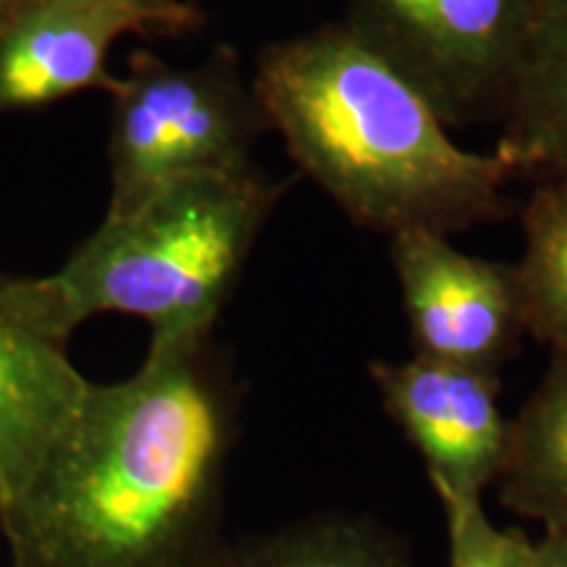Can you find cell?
Listing matches in <instances>:
<instances>
[{
	"label": "cell",
	"mask_w": 567,
	"mask_h": 567,
	"mask_svg": "<svg viewBox=\"0 0 567 567\" xmlns=\"http://www.w3.org/2000/svg\"><path fill=\"white\" fill-rule=\"evenodd\" d=\"M237 396L205 342H151L92 384L69 434L0 515L11 567H216Z\"/></svg>",
	"instance_id": "obj_1"
},
{
	"label": "cell",
	"mask_w": 567,
	"mask_h": 567,
	"mask_svg": "<svg viewBox=\"0 0 567 567\" xmlns=\"http://www.w3.org/2000/svg\"><path fill=\"white\" fill-rule=\"evenodd\" d=\"M252 92L302 172L363 229L450 237L505 210V163L457 145L421 90L347 24L268 48Z\"/></svg>",
	"instance_id": "obj_2"
},
{
	"label": "cell",
	"mask_w": 567,
	"mask_h": 567,
	"mask_svg": "<svg viewBox=\"0 0 567 567\" xmlns=\"http://www.w3.org/2000/svg\"><path fill=\"white\" fill-rule=\"evenodd\" d=\"M276 200L279 187L252 166L172 184L105 213L59 271L6 276V292L59 342L105 313L147 321L151 342H205Z\"/></svg>",
	"instance_id": "obj_3"
},
{
	"label": "cell",
	"mask_w": 567,
	"mask_h": 567,
	"mask_svg": "<svg viewBox=\"0 0 567 567\" xmlns=\"http://www.w3.org/2000/svg\"><path fill=\"white\" fill-rule=\"evenodd\" d=\"M113 95L109 213L130 210L172 184L252 166L250 147L268 124L226 51L197 69L137 53Z\"/></svg>",
	"instance_id": "obj_4"
},
{
	"label": "cell",
	"mask_w": 567,
	"mask_h": 567,
	"mask_svg": "<svg viewBox=\"0 0 567 567\" xmlns=\"http://www.w3.org/2000/svg\"><path fill=\"white\" fill-rule=\"evenodd\" d=\"M347 27L446 126L502 111L547 0H347Z\"/></svg>",
	"instance_id": "obj_5"
},
{
	"label": "cell",
	"mask_w": 567,
	"mask_h": 567,
	"mask_svg": "<svg viewBox=\"0 0 567 567\" xmlns=\"http://www.w3.org/2000/svg\"><path fill=\"white\" fill-rule=\"evenodd\" d=\"M389 258L415 354L499 373L526 334L515 264L467 255L425 229L392 234Z\"/></svg>",
	"instance_id": "obj_6"
},
{
	"label": "cell",
	"mask_w": 567,
	"mask_h": 567,
	"mask_svg": "<svg viewBox=\"0 0 567 567\" xmlns=\"http://www.w3.org/2000/svg\"><path fill=\"white\" fill-rule=\"evenodd\" d=\"M182 0H32L0 34V113L55 103L87 87H116L111 45L126 32L197 24Z\"/></svg>",
	"instance_id": "obj_7"
},
{
	"label": "cell",
	"mask_w": 567,
	"mask_h": 567,
	"mask_svg": "<svg viewBox=\"0 0 567 567\" xmlns=\"http://www.w3.org/2000/svg\"><path fill=\"white\" fill-rule=\"evenodd\" d=\"M386 415L421 455L429 484L484 494L499 476L509 417L499 373L413 354L368 365Z\"/></svg>",
	"instance_id": "obj_8"
},
{
	"label": "cell",
	"mask_w": 567,
	"mask_h": 567,
	"mask_svg": "<svg viewBox=\"0 0 567 567\" xmlns=\"http://www.w3.org/2000/svg\"><path fill=\"white\" fill-rule=\"evenodd\" d=\"M90 386L63 342L19 313L0 276V515L69 434Z\"/></svg>",
	"instance_id": "obj_9"
},
{
	"label": "cell",
	"mask_w": 567,
	"mask_h": 567,
	"mask_svg": "<svg viewBox=\"0 0 567 567\" xmlns=\"http://www.w3.org/2000/svg\"><path fill=\"white\" fill-rule=\"evenodd\" d=\"M494 155L507 172L567 182V0H547L502 103Z\"/></svg>",
	"instance_id": "obj_10"
},
{
	"label": "cell",
	"mask_w": 567,
	"mask_h": 567,
	"mask_svg": "<svg viewBox=\"0 0 567 567\" xmlns=\"http://www.w3.org/2000/svg\"><path fill=\"white\" fill-rule=\"evenodd\" d=\"M494 488L509 513L567 534V350H549L542 381L509 417Z\"/></svg>",
	"instance_id": "obj_11"
},
{
	"label": "cell",
	"mask_w": 567,
	"mask_h": 567,
	"mask_svg": "<svg viewBox=\"0 0 567 567\" xmlns=\"http://www.w3.org/2000/svg\"><path fill=\"white\" fill-rule=\"evenodd\" d=\"M216 567H413L402 536L368 515L329 513L226 549Z\"/></svg>",
	"instance_id": "obj_12"
},
{
	"label": "cell",
	"mask_w": 567,
	"mask_h": 567,
	"mask_svg": "<svg viewBox=\"0 0 567 567\" xmlns=\"http://www.w3.org/2000/svg\"><path fill=\"white\" fill-rule=\"evenodd\" d=\"M515 274L526 334L567 350V182H538L530 193Z\"/></svg>",
	"instance_id": "obj_13"
},
{
	"label": "cell",
	"mask_w": 567,
	"mask_h": 567,
	"mask_svg": "<svg viewBox=\"0 0 567 567\" xmlns=\"http://www.w3.org/2000/svg\"><path fill=\"white\" fill-rule=\"evenodd\" d=\"M446 530V567H536L538 542L488 517L484 494L431 484Z\"/></svg>",
	"instance_id": "obj_14"
},
{
	"label": "cell",
	"mask_w": 567,
	"mask_h": 567,
	"mask_svg": "<svg viewBox=\"0 0 567 567\" xmlns=\"http://www.w3.org/2000/svg\"><path fill=\"white\" fill-rule=\"evenodd\" d=\"M536 567H567V534H544L538 538Z\"/></svg>",
	"instance_id": "obj_15"
},
{
	"label": "cell",
	"mask_w": 567,
	"mask_h": 567,
	"mask_svg": "<svg viewBox=\"0 0 567 567\" xmlns=\"http://www.w3.org/2000/svg\"><path fill=\"white\" fill-rule=\"evenodd\" d=\"M32 0H0V34L11 27V21L30 6Z\"/></svg>",
	"instance_id": "obj_16"
}]
</instances>
